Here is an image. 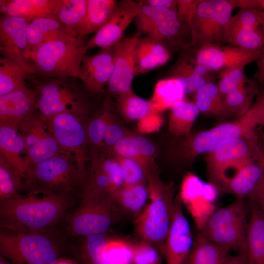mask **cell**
I'll use <instances>...</instances> for the list:
<instances>
[{
    "label": "cell",
    "instance_id": "b9f144b4",
    "mask_svg": "<svg viewBox=\"0 0 264 264\" xmlns=\"http://www.w3.org/2000/svg\"><path fill=\"white\" fill-rule=\"evenodd\" d=\"M114 57V46L101 49L92 55H85L80 65L78 78L83 82L96 70L112 62Z\"/></svg>",
    "mask_w": 264,
    "mask_h": 264
},
{
    "label": "cell",
    "instance_id": "60d3db41",
    "mask_svg": "<svg viewBox=\"0 0 264 264\" xmlns=\"http://www.w3.org/2000/svg\"><path fill=\"white\" fill-rule=\"evenodd\" d=\"M21 175L0 155V201L18 193L22 185Z\"/></svg>",
    "mask_w": 264,
    "mask_h": 264
},
{
    "label": "cell",
    "instance_id": "6f0895ef",
    "mask_svg": "<svg viewBox=\"0 0 264 264\" xmlns=\"http://www.w3.org/2000/svg\"><path fill=\"white\" fill-rule=\"evenodd\" d=\"M256 61L258 66L256 78L258 81L261 85L264 86V44L260 51L259 57Z\"/></svg>",
    "mask_w": 264,
    "mask_h": 264
},
{
    "label": "cell",
    "instance_id": "c3c4849f",
    "mask_svg": "<svg viewBox=\"0 0 264 264\" xmlns=\"http://www.w3.org/2000/svg\"><path fill=\"white\" fill-rule=\"evenodd\" d=\"M92 165L98 167L109 177L114 190V194L124 186L122 168L115 156L95 159Z\"/></svg>",
    "mask_w": 264,
    "mask_h": 264
},
{
    "label": "cell",
    "instance_id": "cb8c5ba5",
    "mask_svg": "<svg viewBox=\"0 0 264 264\" xmlns=\"http://www.w3.org/2000/svg\"><path fill=\"white\" fill-rule=\"evenodd\" d=\"M171 55L165 46L154 38L139 37L134 47L136 76L164 65Z\"/></svg>",
    "mask_w": 264,
    "mask_h": 264
},
{
    "label": "cell",
    "instance_id": "d4e9b609",
    "mask_svg": "<svg viewBox=\"0 0 264 264\" xmlns=\"http://www.w3.org/2000/svg\"><path fill=\"white\" fill-rule=\"evenodd\" d=\"M264 176V152L261 150L241 170L227 185L223 192L236 198H249Z\"/></svg>",
    "mask_w": 264,
    "mask_h": 264
},
{
    "label": "cell",
    "instance_id": "e0dca14e",
    "mask_svg": "<svg viewBox=\"0 0 264 264\" xmlns=\"http://www.w3.org/2000/svg\"><path fill=\"white\" fill-rule=\"evenodd\" d=\"M262 150L257 135L254 132L223 141L207 153L206 157L210 182L224 166L235 161L251 158Z\"/></svg>",
    "mask_w": 264,
    "mask_h": 264
},
{
    "label": "cell",
    "instance_id": "94428289",
    "mask_svg": "<svg viewBox=\"0 0 264 264\" xmlns=\"http://www.w3.org/2000/svg\"><path fill=\"white\" fill-rule=\"evenodd\" d=\"M0 264H13L7 259L0 255Z\"/></svg>",
    "mask_w": 264,
    "mask_h": 264
},
{
    "label": "cell",
    "instance_id": "7c38bea8",
    "mask_svg": "<svg viewBox=\"0 0 264 264\" xmlns=\"http://www.w3.org/2000/svg\"><path fill=\"white\" fill-rule=\"evenodd\" d=\"M26 146V158L33 166L61 153L47 119L35 111L19 127Z\"/></svg>",
    "mask_w": 264,
    "mask_h": 264
},
{
    "label": "cell",
    "instance_id": "836d02e7",
    "mask_svg": "<svg viewBox=\"0 0 264 264\" xmlns=\"http://www.w3.org/2000/svg\"><path fill=\"white\" fill-rule=\"evenodd\" d=\"M185 94L180 83L168 77L155 85L153 97L150 102L154 113H158L170 108L176 102L184 99Z\"/></svg>",
    "mask_w": 264,
    "mask_h": 264
},
{
    "label": "cell",
    "instance_id": "6da1fadb",
    "mask_svg": "<svg viewBox=\"0 0 264 264\" xmlns=\"http://www.w3.org/2000/svg\"><path fill=\"white\" fill-rule=\"evenodd\" d=\"M72 202L69 194L41 186L25 195L17 193L0 201V229L14 232L55 230Z\"/></svg>",
    "mask_w": 264,
    "mask_h": 264
},
{
    "label": "cell",
    "instance_id": "ffe728a7",
    "mask_svg": "<svg viewBox=\"0 0 264 264\" xmlns=\"http://www.w3.org/2000/svg\"><path fill=\"white\" fill-rule=\"evenodd\" d=\"M195 52L192 47L183 50L168 77L180 83L185 95L194 93L204 84L214 82L211 71L198 62Z\"/></svg>",
    "mask_w": 264,
    "mask_h": 264
},
{
    "label": "cell",
    "instance_id": "2e32d148",
    "mask_svg": "<svg viewBox=\"0 0 264 264\" xmlns=\"http://www.w3.org/2000/svg\"><path fill=\"white\" fill-rule=\"evenodd\" d=\"M28 21L24 18L3 15L0 18V52L2 56L23 67L33 74L26 34Z\"/></svg>",
    "mask_w": 264,
    "mask_h": 264
},
{
    "label": "cell",
    "instance_id": "4dcf8cb0",
    "mask_svg": "<svg viewBox=\"0 0 264 264\" xmlns=\"http://www.w3.org/2000/svg\"><path fill=\"white\" fill-rule=\"evenodd\" d=\"M87 9V0H56L52 15L73 37H78Z\"/></svg>",
    "mask_w": 264,
    "mask_h": 264
},
{
    "label": "cell",
    "instance_id": "52a82bcc",
    "mask_svg": "<svg viewBox=\"0 0 264 264\" xmlns=\"http://www.w3.org/2000/svg\"><path fill=\"white\" fill-rule=\"evenodd\" d=\"M121 210L112 195L84 188L79 205L67 218V234L85 237L105 233Z\"/></svg>",
    "mask_w": 264,
    "mask_h": 264
},
{
    "label": "cell",
    "instance_id": "f5cc1de1",
    "mask_svg": "<svg viewBox=\"0 0 264 264\" xmlns=\"http://www.w3.org/2000/svg\"><path fill=\"white\" fill-rule=\"evenodd\" d=\"M248 112L255 126H264V93L258 97Z\"/></svg>",
    "mask_w": 264,
    "mask_h": 264
},
{
    "label": "cell",
    "instance_id": "ee69618b",
    "mask_svg": "<svg viewBox=\"0 0 264 264\" xmlns=\"http://www.w3.org/2000/svg\"><path fill=\"white\" fill-rule=\"evenodd\" d=\"M106 259L107 264H132V244L122 239L109 237Z\"/></svg>",
    "mask_w": 264,
    "mask_h": 264
},
{
    "label": "cell",
    "instance_id": "91938a15",
    "mask_svg": "<svg viewBox=\"0 0 264 264\" xmlns=\"http://www.w3.org/2000/svg\"><path fill=\"white\" fill-rule=\"evenodd\" d=\"M257 9L264 11V0H257Z\"/></svg>",
    "mask_w": 264,
    "mask_h": 264
},
{
    "label": "cell",
    "instance_id": "e575fe53",
    "mask_svg": "<svg viewBox=\"0 0 264 264\" xmlns=\"http://www.w3.org/2000/svg\"><path fill=\"white\" fill-rule=\"evenodd\" d=\"M258 92L255 82L246 77L236 88L224 96L227 113L239 118L244 115L252 106L253 98Z\"/></svg>",
    "mask_w": 264,
    "mask_h": 264
},
{
    "label": "cell",
    "instance_id": "30bf717a",
    "mask_svg": "<svg viewBox=\"0 0 264 264\" xmlns=\"http://www.w3.org/2000/svg\"><path fill=\"white\" fill-rule=\"evenodd\" d=\"M87 118L68 113L46 118L61 148L75 160L84 183L88 158Z\"/></svg>",
    "mask_w": 264,
    "mask_h": 264
},
{
    "label": "cell",
    "instance_id": "d6a6232c",
    "mask_svg": "<svg viewBox=\"0 0 264 264\" xmlns=\"http://www.w3.org/2000/svg\"><path fill=\"white\" fill-rule=\"evenodd\" d=\"M229 252L199 232L194 239L188 264H222Z\"/></svg>",
    "mask_w": 264,
    "mask_h": 264
},
{
    "label": "cell",
    "instance_id": "d590c367",
    "mask_svg": "<svg viewBox=\"0 0 264 264\" xmlns=\"http://www.w3.org/2000/svg\"><path fill=\"white\" fill-rule=\"evenodd\" d=\"M193 101L204 114L218 116L227 113L224 96L214 82H208L199 88L194 93Z\"/></svg>",
    "mask_w": 264,
    "mask_h": 264
},
{
    "label": "cell",
    "instance_id": "f1b7e54d",
    "mask_svg": "<svg viewBox=\"0 0 264 264\" xmlns=\"http://www.w3.org/2000/svg\"><path fill=\"white\" fill-rule=\"evenodd\" d=\"M119 2L115 0H87V9L78 38L96 33L110 19Z\"/></svg>",
    "mask_w": 264,
    "mask_h": 264
},
{
    "label": "cell",
    "instance_id": "7402d4cb",
    "mask_svg": "<svg viewBox=\"0 0 264 264\" xmlns=\"http://www.w3.org/2000/svg\"><path fill=\"white\" fill-rule=\"evenodd\" d=\"M26 146L19 127L0 124V155L21 176L32 182V170L26 159Z\"/></svg>",
    "mask_w": 264,
    "mask_h": 264
},
{
    "label": "cell",
    "instance_id": "603a6c76",
    "mask_svg": "<svg viewBox=\"0 0 264 264\" xmlns=\"http://www.w3.org/2000/svg\"><path fill=\"white\" fill-rule=\"evenodd\" d=\"M36 92L27 87L0 96V124L19 127L35 109Z\"/></svg>",
    "mask_w": 264,
    "mask_h": 264
},
{
    "label": "cell",
    "instance_id": "9f6ffc18",
    "mask_svg": "<svg viewBox=\"0 0 264 264\" xmlns=\"http://www.w3.org/2000/svg\"><path fill=\"white\" fill-rule=\"evenodd\" d=\"M222 264H249L247 250L234 256L228 254Z\"/></svg>",
    "mask_w": 264,
    "mask_h": 264
},
{
    "label": "cell",
    "instance_id": "f907efd6",
    "mask_svg": "<svg viewBox=\"0 0 264 264\" xmlns=\"http://www.w3.org/2000/svg\"><path fill=\"white\" fill-rule=\"evenodd\" d=\"M112 110L107 124L104 138V146L109 154H111L113 147L124 138L129 133L123 126L116 120L113 111Z\"/></svg>",
    "mask_w": 264,
    "mask_h": 264
},
{
    "label": "cell",
    "instance_id": "5bb4252c",
    "mask_svg": "<svg viewBox=\"0 0 264 264\" xmlns=\"http://www.w3.org/2000/svg\"><path fill=\"white\" fill-rule=\"evenodd\" d=\"M134 21L138 33L156 40L171 55L192 47L191 27L181 16L160 22H151L136 16Z\"/></svg>",
    "mask_w": 264,
    "mask_h": 264
},
{
    "label": "cell",
    "instance_id": "484cf974",
    "mask_svg": "<svg viewBox=\"0 0 264 264\" xmlns=\"http://www.w3.org/2000/svg\"><path fill=\"white\" fill-rule=\"evenodd\" d=\"M157 153L155 146L147 138L129 133L117 143L111 151V154L116 157L139 161L149 170L155 167Z\"/></svg>",
    "mask_w": 264,
    "mask_h": 264
},
{
    "label": "cell",
    "instance_id": "680465c9",
    "mask_svg": "<svg viewBox=\"0 0 264 264\" xmlns=\"http://www.w3.org/2000/svg\"><path fill=\"white\" fill-rule=\"evenodd\" d=\"M53 264H81L75 259L65 257H62L58 259Z\"/></svg>",
    "mask_w": 264,
    "mask_h": 264
},
{
    "label": "cell",
    "instance_id": "bcb514c9",
    "mask_svg": "<svg viewBox=\"0 0 264 264\" xmlns=\"http://www.w3.org/2000/svg\"><path fill=\"white\" fill-rule=\"evenodd\" d=\"M128 2L137 12V16L146 20L160 22L176 18L180 15L176 10L144 5L138 0H128Z\"/></svg>",
    "mask_w": 264,
    "mask_h": 264
},
{
    "label": "cell",
    "instance_id": "44dd1931",
    "mask_svg": "<svg viewBox=\"0 0 264 264\" xmlns=\"http://www.w3.org/2000/svg\"><path fill=\"white\" fill-rule=\"evenodd\" d=\"M195 57L200 65L210 71L224 69L256 61L260 52H254L234 46H211L195 50Z\"/></svg>",
    "mask_w": 264,
    "mask_h": 264
},
{
    "label": "cell",
    "instance_id": "816d5d0a",
    "mask_svg": "<svg viewBox=\"0 0 264 264\" xmlns=\"http://www.w3.org/2000/svg\"><path fill=\"white\" fill-rule=\"evenodd\" d=\"M200 1V0H177V12L187 21L191 27L192 20Z\"/></svg>",
    "mask_w": 264,
    "mask_h": 264
},
{
    "label": "cell",
    "instance_id": "ba28073f",
    "mask_svg": "<svg viewBox=\"0 0 264 264\" xmlns=\"http://www.w3.org/2000/svg\"><path fill=\"white\" fill-rule=\"evenodd\" d=\"M237 0H200L192 22V45L195 50L220 46Z\"/></svg>",
    "mask_w": 264,
    "mask_h": 264
},
{
    "label": "cell",
    "instance_id": "ab89813d",
    "mask_svg": "<svg viewBox=\"0 0 264 264\" xmlns=\"http://www.w3.org/2000/svg\"><path fill=\"white\" fill-rule=\"evenodd\" d=\"M114 107L115 103L111 98L106 95L100 109L88 123V144L91 146H104V138L108 120Z\"/></svg>",
    "mask_w": 264,
    "mask_h": 264
},
{
    "label": "cell",
    "instance_id": "7a4b0ae2",
    "mask_svg": "<svg viewBox=\"0 0 264 264\" xmlns=\"http://www.w3.org/2000/svg\"><path fill=\"white\" fill-rule=\"evenodd\" d=\"M55 230L9 231L0 229V255L13 264H53L63 257Z\"/></svg>",
    "mask_w": 264,
    "mask_h": 264
},
{
    "label": "cell",
    "instance_id": "8992f818",
    "mask_svg": "<svg viewBox=\"0 0 264 264\" xmlns=\"http://www.w3.org/2000/svg\"><path fill=\"white\" fill-rule=\"evenodd\" d=\"M251 204L245 198L233 202L214 211L199 232L229 251L247 250V232Z\"/></svg>",
    "mask_w": 264,
    "mask_h": 264
},
{
    "label": "cell",
    "instance_id": "11a10c76",
    "mask_svg": "<svg viewBox=\"0 0 264 264\" xmlns=\"http://www.w3.org/2000/svg\"><path fill=\"white\" fill-rule=\"evenodd\" d=\"M141 4L177 11V0H141Z\"/></svg>",
    "mask_w": 264,
    "mask_h": 264
},
{
    "label": "cell",
    "instance_id": "1f68e13d",
    "mask_svg": "<svg viewBox=\"0 0 264 264\" xmlns=\"http://www.w3.org/2000/svg\"><path fill=\"white\" fill-rule=\"evenodd\" d=\"M200 113L193 101L180 100L170 108L168 131L176 136L188 135Z\"/></svg>",
    "mask_w": 264,
    "mask_h": 264
},
{
    "label": "cell",
    "instance_id": "7dc6e473",
    "mask_svg": "<svg viewBox=\"0 0 264 264\" xmlns=\"http://www.w3.org/2000/svg\"><path fill=\"white\" fill-rule=\"evenodd\" d=\"M246 66L242 64L222 70L217 85L223 96L236 88L246 77L244 72Z\"/></svg>",
    "mask_w": 264,
    "mask_h": 264
},
{
    "label": "cell",
    "instance_id": "f35d334b",
    "mask_svg": "<svg viewBox=\"0 0 264 264\" xmlns=\"http://www.w3.org/2000/svg\"><path fill=\"white\" fill-rule=\"evenodd\" d=\"M146 182L124 186L113 196L121 210L131 213L141 211L149 198Z\"/></svg>",
    "mask_w": 264,
    "mask_h": 264
},
{
    "label": "cell",
    "instance_id": "6125c7cd",
    "mask_svg": "<svg viewBox=\"0 0 264 264\" xmlns=\"http://www.w3.org/2000/svg\"><path fill=\"white\" fill-rule=\"evenodd\" d=\"M257 137L259 141H264V132H261Z\"/></svg>",
    "mask_w": 264,
    "mask_h": 264
},
{
    "label": "cell",
    "instance_id": "db71d44e",
    "mask_svg": "<svg viewBox=\"0 0 264 264\" xmlns=\"http://www.w3.org/2000/svg\"><path fill=\"white\" fill-rule=\"evenodd\" d=\"M249 198L251 202L255 203L259 208L264 217V178L255 188Z\"/></svg>",
    "mask_w": 264,
    "mask_h": 264
},
{
    "label": "cell",
    "instance_id": "83f0119b",
    "mask_svg": "<svg viewBox=\"0 0 264 264\" xmlns=\"http://www.w3.org/2000/svg\"><path fill=\"white\" fill-rule=\"evenodd\" d=\"M56 0H0V12L7 16L24 18L29 21L42 17H53Z\"/></svg>",
    "mask_w": 264,
    "mask_h": 264
},
{
    "label": "cell",
    "instance_id": "9a60e30c",
    "mask_svg": "<svg viewBox=\"0 0 264 264\" xmlns=\"http://www.w3.org/2000/svg\"><path fill=\"white\" fill-rule=\"evenodd\" d=\"M179 195L175 198L171 224L164 244L166 264H188L194 239Z\"/></svg>",
    "mask_w": 264,
    "mask_h": 264
},
{
    "label": "cell",
    "instance_id": "f6af8a7d",
    "mask_svg": "<svg viewBox=\"0 0 264 264\" xmlns=\"http://www.w3.org/2000/svg\"><path fill=\"white\" fill-rule=\"evenodd\" d=\"M116 157L122 168L124 186L147 181L148 174L150 170L142 163L132 158Z\"/></svg>",
    "mask_w": 264,
    "mask_h": 264
},
{
    "label": "cell",
    "instance_id": "4fadbf2b",
    "mask_svg": "<svg viewBox=\"0 0 264 264\" xmlns=\"http://www.w3.org/2000/svg\"><path fill=\"white\" fill-rule=\"evenodd\" d=\"M224 42L247 50L260 52L264 44V11L240 8L226 25Z\"/></svg>",
    "mask_w": 264,
    "mask_h": 264
},
{
    "label": "cell",
    "instance_id": "d6986e66",
    "mask_svg": "<svg viewBox=\"0 0 264 264\" xmlns=\"http://www.w3.org/2000/svg\"><path fill=\"white\" fill-rule=\"evenodd\" d=\"M137 12L128 0L119 3L109 21L87 41V49L109 48L114 46L124 37V34L134 20Z\"/></svg>",
    "mask_w": 264,
    "mask_h": 264
},
{
    "label": "cell",
    "instance_id": "681fc988",
    "mask_svg": "<svg viewBox=\"0 0 264 264\" xmlns=\"http://www.w3.org/2000/svg\"><path fill=\"white\" fill-rule=\"evenodd\" d=\"M132 264H161L158 250L150 243L142 241L132 244Z\"/></svg>",
    "mask_w": 264,
    "mask_h": 264
},
{
    "label": "cell",
    "instance_id": "3957f363",
    "mask_svg": "<svg viewBox=\"0 0 264 264\" xmlns=\"http://www.w3.org/2000/svg\"><path fill=\"white\" fill-rule=\"evenodd\" d=\"M35 90V109L46 118L62 113L88 117L93 111L90 95L78 78H44Z\"/></svg>",
    "mask_w": 264,
    "mask_h": 264
},
{
    "label": "cell",
    "instance_id": "8d00e7d4",
    "mask_svg": "<svg viewBox=\"0 0 264 264\" xmlns=\"http://www.w3.org/2000/svg\"><path fill=\"white\" fill-rule=\"evenodd\" d=\"M115 98L116 111L127 121L142 120L154 113L150 101L137 96L132 89Z\"/></svg>",
    "mask_w": 264,
    "mask_h": 264
},
{
    "label": "cell",
    "instance_id": "be15d7a7",
    "mask_svg": "<svg viewBox=\"0 0 264 264\" xmlns=\"http://www.w3.org/2000/svg\"></svg>",
    "mask_w": 264,
    "mask_h": 264
},
{
    "label": "cell",
    "instance_id": "ac0fdd59",
    "mask_svg": "<svg viewBox=\"0 0 264 264\" xmlns=\"http://www.w3.org/2000/svg\"><path fill=\"white\" fill-rule=\"evenodd\" d=\"M140 36L138 32L124 37L114 46V68L106 88L105 94L111 97L125 93L132 90L135 75L134 47Z\"/></svg>",
    "mask_w": 264,
    "mask_h": 264
},
{
    "label": "cell",
    "instance_id": "7bdbcfd3",
    "mask_svg": "<svg viewBox=\"0 0 264 264\" xmlns=\"http://www.w3.org/2000/svg\"><path fill=\"white\" fill-rule=\"evenodd\" d=\"M114 68V60L96 70L82 82L86 91L90 95L98 96L105 94L106 88Z\"/></svg>",
    "mask_w": 264,
    "mask_h": 264
},
{
    "label": "cell",
    "instance_id": "277c9868",
    "mask_svg": "<svg viewBox=\"0 0 264 264\" xmlns=\"http://www.w3.org/2000/svg\"><path fill=\"white\" fill-rule=\"evenodd\" d=\"M85 37L64 35L38 47L30 56L32 75L43 78L79 77L87 50Z\"/></svg>",
    "mask_w": 264,
    "mask_h": 264
},
{
    "label": "cell",
    "instance_id": "5b68a950",
    "mask_svg": "<svg viewBox=\"0 0 264 264\" xmlns=\"http://www.w3.org/2000/svg\"><path fill=\"white\" fill-rule=\"evenodd\" d=\"M149 203L136 218V230L143 241L156 246L163 255L175 198L171 184L163 183L154 169L147 176Z\"/></svg>",
    "mask_w": 264,
    "mask_h": 264
},
{
    "label": "cell",
    "instance_id": "9c48e42d",
    "mask_svg": "<svg viewBox=\"0 0 264 264\" xmlns=\"http://www.w3.org/2000/svg\"><path fill=\"white\" fill-rule=\"evenodd\" d=\"M255 127L247 112L235 121L222 123L194 135H186L173 151L174 156L181 161H191L201 154L212 151L227 139L253 133Z\"/></svg>",
    "mask_w": 264,
    "mask_h": 264
},
{
    "label": "cell",
    "instance_id": "4316f807",
    "mask_svg": "<svg viewBox=\"0 0 264 264\" xmlns=\"http://www.w3.org/2000/svg\"><path fill=\"white\" fill-rule=\"evenodd\" d=\"M26 34L31 54L44 43L64 35H70L65 27L53 17H38L28 21Z\"/></svg>",
    "mask_w": 264,
    "mask_h": 264
},
{
    "label": "cell",
    "instance_id": "8fae6325",
    "mask_svg": "<svg viewBox=\"0 0 264 264\" xmlns=\"http://www.w3.org/2000/svg\"><path fill=\"white\" fill-rule=\"evenodd\" d=\"M32 182L50 191L69 194L84 183L74 158L63 152L31 167Z\"/></svg>",
    "mask_w": 264,
    "mask_h": 264
},
{
    "label": "cell",
    "instance_id": "74e56055",
    "mask_svg": "<svg viewBox=\"0 0 264 264\" xmlns=\"http://www.w3.org/2000/svg\"><path fill=\"white\" fill-rule=\"evenodd\" d=\"M30 76L18 63L0 57V96L27 87L25 80Z\"/></svg>",
    "mask_w": 264,
    "mask_h": 264
},
{
    "label": "cell",
    "instance_id": "f546056e",
    "mask_svg": "<svg viewBox=\"0 0 264 264\" xmlns=\"http://www.w3.org/2000/svg\"><path fill=\"white\" fill-rule=\"evenodd\" d=\"M247 232L249 264H264V217L251 202Z\"/></svg>",
    "mask_w": 264,
    "mask_h": 264
}]
</instances>
